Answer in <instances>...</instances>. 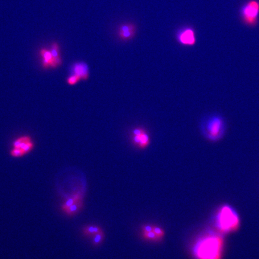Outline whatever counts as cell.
<instances>
[{"label": "cell", "mask_w": 259, "mask_h": 259, "mask_svg": "<svg viewBox=\"0 0 259 259\" xmlns=\"http://www.w3.org/2000/svg\"><path fill=\"white\" fill-rule=\"evenodd\" d=\"M223 247L221 236L209 233L197 241L193 248V254L197 259H221Z\"/></svg>", "instance_id": "obj_1"}, {"label": "cell", "mask_w": 259, "mask_h": 259, "mask_svg": "<svg viewBox=\"0 0 259 259\" xmlns=\"http://www.w3.org/2000/svg\"><path fill=\"white\" fill-rule=\"evenodd\" d=\"M200 129L205 139L211 142H217L226 134V122L219 114H211L202 119Z\"/></svg>", "instance_id": "obj_2"}, {"label": "cell", "mask_w": 259, "mask_h": 259, "mask_svg": "<svg viewBox=\"0 0 259 259\" xmlns=\"http://www.w3.org/2000/svg\"><path fill=\"white\" fill-rule=\"evenodd\" d=\"M239 216L232 207L224 205L220 208L216 216V226L221 232H234L239 227Z\"/></svg>", "instance_id": "obj_3"}, {"label": "cell", "mask_w": 259, "mask_h": 259, "mask_svg": "<svg viewBox=\"0 0 259 259\" xmlns=\"http://www.w3.org/2000/svg\"><path fill=\"white\" fill-rule=\"evenodd\" d=\"M240 16L245 25L251 27H255L259 19V1L250 0L246 2L240 9Z\"/></svg>", "instance_id": "obj_4"}, {"label": "cell", "mask_w": 259, "mask_h": 259, "mask_svg": "<svg viewBox=\"0 0 259 259\" xmlns=\"http://www.w3.org/2000/svg\"><path fill=\"white\" fill-rule=\"evenodd\" d=\"M131 143L140 150L147 148L151 143V138L148 132L144 128L138 127L132 130L130 136Z\"/></svg>", "instance_id": "obj_5"}, {"label": "cell", "mask_w": 259, "mask_h": 259, "mask_svg": "<svg viewBox=\"0 0 259 259\" xmlns=\"http://www.w3.org/2000/svg\"><path fill=\"white\" fill-rule=\"evenodd\" d=\"M177 41L185 46H193L196 43V35L194 29L191 27H185L177 34Z\"/></svg>", "instance_id": "obj_6"}, {"label": "cell", "mask_w": 259, "mask_h": 259, "mask_svg": "<svg viewBox=\"0 0 259 259\" xmlns=\"http://www.w3.org/2000/svg\"><path fill=\"white\" fill-rule=\"evenodd\" d=\"M136 25L132 23L121 24L117 30V35L122 41H129L133 39L136 34Z\"/></svg>", "instance_id": "obj_7"}, {"label": "cell", "mask_w": 259, "mask_h": 259, "mask_svg": "<svg viewBox=\"0 0 259 259\" xmlns=\"http://www.w3.org/2000/svg\"><path fill=\"white\" fill-rule=\"evenodd\" d=\"M71 74L77 76L81 80H87L89 76V67L85 62H76L70 68Z\"/></svg>", "instance_id": "obj_8"}, {"label": "cell", "mask_w": 259, "mask_h": 259, "mask_svg": "<svg viewBox=\"0 0 259 259\" xmlns=\"http://www.w3.org/2000/svg\"><path fill=\"white\" fill-rule=\"evenodd\" d=\"M39 54L42 59V66L44 69H48L50 68H56L53 56L49 49H47L45 47L40 49L39 51Z\"/></svg>", "instance_id": "obj_9"}, {"label": "cell", "mask_w": 259, "mask_h": 259, "mask_svg": "<svg viewBox=\"0 0 259 259\" xmlns=\"http://www.w3.org/2000/svg\"><path fill=\"white\" fill-rule=\"evenodd\" d=\"M49 50L53 56L56 67H59L63 64V60L61 55L60 46L58 43L53 42L50 45Z\"/></svg>", "instance_id": "obj_10"}, {"label": "cell", "mask_w": 259, "mask_h": 259, "mask_svg": "<svg viewBox=\"0 0 259 259\" xmlns=\"http://www.w3.org/2000/svg\"><path fill=\"white\" fill-rule=\"evenodd\" d=\"M83 197L80 193H77L72 195L70 197H68L64 202V204L62 205V209L63 211H65L67 209H68L70 206L75 204L77 202L82 200Z\"/></svg>", "instance_id": "obj_11"}, {"label": "cell", "mask_w": 259, "mask_h": 259, "mask_svg": "<svg viewBox=\"0 0 259 259\" xmlns=\"http://www.w3.org/2000/svg\"><path fill=\"white\" fill-rule=\"evenodd\" d=\"M82 206H83V200H80L77 202L75 204L70 206L64 212L68 216H75L79 211H80Z\"/></svg>", "instance_id": "obj_12"}, {"label": "cell", "mask_w": 259, "mask_h": 259, "mask_svg": "<svg viewBox=\"0 0 259 259\" xmlns=\"http://www.w3.org/2000/svg\"><path fill=\"white\" fill-rule=\"evenodd\" d=\"M102 229L97 226H88L85 227L83 229V233L86 236H94L101 232Z\"/></svg>", "instance_id": "obj_13"}, {"label": "cell", "mask_w": 259, "mask_h": 259, "mask_svg": "<svg viewBox=\"0 0 259 259\" xmlns=\"http://www.w3.org/2000/svg\"><path fill=\"white\" fill-rule=\"evenodd\" d=\"M34 143L32 142L31 139H30L28 140H25V142H23L22 143L19 148L22 149V150L23 151L25 154H26L32 150V149L34 148Z\"/></svg>", "instance_id": "obj_14"}, {"label": "cell", "mask_w": 259, "mask_h": 259, "mask_svg": "<svg viewBox=\"0 0 259 259\" xmlns=\"http://www.w3.org/2000/svg\"><path fill=\"white\" fill-rule=\"evenodd\" d=\"M104 237H105V233L103 232V230H101V232H100L97 234L94 235L93 236V240H92V242L94 245H100L103 242Z\"/></svg>", "instance_id": "obj_15"}, {"label": "cell", "mask_w": 259, "mask_h": 259, "mask_svg": "<svg viewBox=\"0 0 259 259\" xmlns=\"http://www.w3.org/2000/svg\"><path fill=\"white\" fill-rule=\"evenodd\" d=\"M80 80H81V79L77 76L71 74L67 79V83L69 85L73 86V85H75L76 84H77Z\"/></svg>", "instance_id": "obj_16"}, {"label": "cell", "mask_w": 259, "mask_h": 259, "mask_svg": "<svg viewBox=\"0 0 259 259\" xmlns=\"http://www.w3.org/2000/svg\"><path fill=\"white\" fill-rule=\"evenodd\" d=\"M30 139H31L29 136H21L18 139H16L13 142V148H20L22 143L25 142V140H28Z\"/></svg>", "instance_id": "obj_17"}, {"label": "cell", "mask_w": 259, "mask_h": 259, "mask_svg": "<svg viewBox=\"0 0 259 259\" xmlns=\"http://www.w3.org/2000/svg\"><path fill=\"white\" fill-rule=\"evenodd\" d=\"M142 235H143V237L146 240H153V241L160 240L158 237H157V236L155 234V233L153 231L148 232V233H143Z\"/></svg>", "instance_id": "obj_18"}, {"label": "cell", "mask_w": 259, "mask_h": 259, "mask_svg": "<svg viewBox=\"0 0 259 259\" xmlns=\"http://www.w3.org/2000/svg\"><path fill=\"white\" fill-rule=\"evenodd\" d=\"M153 232L155 233V234L157 236V237H158V239L160 240H162L165 235L164 230L163 229H162V228H160V227L154 226Z\"/></svg>", "instance_id": "obj_19"}, {"label": "cell", "mask_w": 259, "mask_h": 259, "mask_svg": "<svg viewBox=\"0 0 259 259\" xmlns=\"http://www.w3.org/2000/svg\"><path fill=\"white\" fill-rule=\"evenodd\" d=\"M10 155L13 157H21L25 155V153L19 148H13L11 150Z\"/></svg>", "instance_id": "obj_20"}, {"label": "cell", "mask_w": 259, "mask_h": 259, "mask_svg": "<svg viewBox=\"0 0 259 259\" xmlns=\"http://www.w3.org/2000/svg\"><path fill=\"white\" fill-rule=\"evenodd\" d=\"M153 228H154V226H152V225L143 226L142 228V233H148V232H152V231H153Z\"/></svg>", "instance_id": "obj_21"}]
</instances>
